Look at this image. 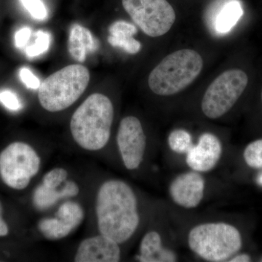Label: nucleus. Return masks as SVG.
<instances>
[{
	"label": "nucleus",
	"instance_id": "f03ea898",
	"mask_svg": "<svg viewBox=\"0 0 262 262\" xmlns=\"http://www.w3.org/2000/svg\"><path fill=\"white\" fill-rule=\"evenodd\" d=\"M115 108L110 98L102 94L89 96L75 110L70 120V132L77 145L96 152L110 141Z\"/></svg>",
	"mask_w": 262,
	"mask_h": 262
},
{
	"label": "nucleus",
	"instance_id": "c756f323",
	"mask_svg": "<svg viewBox=\"0 0 262 262\" xmlns=\"http://www.w3.org/2000/svg\"><path fill=\"white\" fill-rule=\"evenodd\" d=\"M261 261H262V258H261Z\"/></svg>",
	"mask_w": 262,
	"mask_h": 262
},
{
	"label": "nucleus",
	"instance_id": "412c9836",
	"mask_svg": "<svg viewBox=\"0 0 262 262\" xmlns=\"http://www.w3.org/2000/svg\"><path fill=\"white\" fill-rule=\"evenodd\" d=\"M35 36L34 44L29 46L26 50L27 56L30 58H34L46 53L51 44V35L49 33L39 30L35 33Z\"/></svg>",
	"mask_w": 262,
	"mask_h": 262
},
{
	"label": "nucleus",
	"instance_id": "b1692460",
	"mask_svg": "<svg viewBox=\"0 0 262 262\" xmlns=\"http://www.w3.org/2000/svg\"><path fill=\"white\" fill-rule=\"evenodd\" d=\"M19 75H20V80L27 88L34 90L39 89L41 84L40 82L29 69L24 67L20 70Z\"/></svg>",
	"mask_w": 262,
	"mask_h": 262
},
{
	"label": "nucleus",
	"instance_id": "423d86ee",
	"mask_svg": "<svg viewBox=\"0 0 262 262\" xmlns=\"http://www.w3.org/2000/svg\"><path fill=\"white\" fill-rule=\"evenodd\" d=\"M42 159L30 144L15 141L0 152V177L8 187L23 190L39 173Z\"/></svg>",
	"mask_w": 262,
	"mask_h": 262
},
{
	"label": "nucleus",
	"instance_id": "f257e3e1",
	"mask_svg": "<svg viewBox=\"0 0 262 262\" xmlns=\"http://www.w3.org/2000/svg\"><path fill=\"white\" fill-rule=\"evenodd\" d=\"M98 233L121 245L128 242L141 225L139 201L134 188L119 179L101 183L95 199Z\"/></svg>",
	"mask_w": 262,
	"mask_h": 262
},
{
	"label": "nucleus",
	"instance_id": "393cba45",
	"mask_svg": "<svg viewBox=\"0 0 262 262\" xmlns=\"http://www.w3.org/2000/svg\"><path fill=\"white\" fill-rule=\"evenodd\" d=\"M32 30L29 27H24L16 32L15 36V46L18 48H23L30 39Z\"/></svg>",
	"mask_w": 262,
	"mask_h": 262
},
{
	"label": "nucleus",
	"instance_id": "39448f33",
	"mask_svg": "<svg viewBox=\"0 0 262 262\" xmlns=\"http://www.w3.org/2000/svg\"><path fill=\"white\" fill-rule=\"evenodd\" d=\"M90 72L80 64L63 67L47 77L39 88L38 99L50 113L63 111L83 94L90 81Z\"/></svg>",
	"mask_w": 262,
	"mask_h": 262
},
{
	"label": "nucleus",
	"instance_id": "a878e982",
	"mask_svg": "<svg viewBox=\"0 0 262 262\" xmlns=\"http://www.w3.org/2000/svg\"><path fill=\"white\" fill-rule=\"evenodd\" d=\"M9 234V227L3 218V206L0 201V237H5Z\"/></svg>",
	"mask_w": 262,
	"mask_h": 262
},
{
	"label": "nucleus",
	"instance_id": "ddd939ff",
	"mask_svg": "<svg viewBox=\"0 0 262 262\" xmlns=\"http://www.w3.org/2000/svg\"><path fill=\"white\" fill-rule=\"evenodd\" d=\"M120 245L98 233L81 241L76 251V262H118L122 259Z\"/></svg>",
	"mask_w": 262,
	"mask_h": 262
},
{
	"label": "nucleus",
	"instance_id": "9b49d317",
	"mask_svg": "<svg viewBox=\"0 0 262 262\" xmlns=\"http://www.w3.org/2000/svg\"><path fill=\"white\" fill-rule=\"evenodd\" d=\"M206 182L203 174L194 170L179 174L169 184L170 199L184 209H194L204 199Z\"/></svg>",
	"mask_w": 262,
	"mask_h": 262
},
{
	"label": "nucleus",
	"instance_id": "6ab92c4d",
	"mask_svg": "<svg viewBox=\"0 0 262 262\" xmlns=\"http://www.w3.org/2000/svg\"><path fill=\"white\" fill-rule=\"evenodd\" d=\"M169 149L177 155H186L194 145L190 133L184 129H175L168 137Z\"/></svg>",
	"mask_w": 262,
	"mask_h": 262
},
{
	"label": "nucleus",
	"instance_id": "20e7f679",
	"mask_svg": "<svg viewBox=\"0 0 262 262\" xmlns=\"http://www.w3.org/2000/svg\"><path fill=\"white\" fill-rule=\"evenodd\" d=\"M190 251L206 261H228L241 251L243 238L238 229L223 222L194 226L187 235Z\"/></svg>",
	"mask_w": 262,
	"mask_h": 262
},
{
	"label": "nucleus",
	"instance_id": "aec40b11",
	"mask_svg": "<svg viewBox=\"0 0 262 262\" xmlns=\"http://www.w3.org/2000/svg\"><path fill=\"white\" fill-rule=\"evenodd\" d=\"M244 158L250 168H262V139L252 141L245 148Z\"/></svg>",
	"mask_w": 262,
	"mask_h": 262
},
{
	"label": "nucleus",
	"instance_id": "a211bd4d",
	"mask_svg": "<svg viewBox=\"0 0 262 262\" xmlns=\"http://www.w3.org/2000/svg\"><path fill=\"white\" fill-rule=\"evenodd\" d=\"M98 48V42L89 29L75 24L69 37V52L76 61L84 62L88 53Z\"/></svg>",
	"mask_w": 262,
	"mask_h": 262
},
{
	"label": "nucleus",
	"instance_id": "c85d7f7f",
	"mask_svg": "<svg viewBox=\"0 0 262 262\" xmlns=\"http://www.w3.org/2000/svg\"><path fill=\"white\" fill-rule=\"evenodd\" d=\"M261 101H262V90H261Z\"/></svg>",
	"mask_w": 262,
	"mask_h": 262
},
{
	"label": "nucleus",
	"instance_id": "f8f14e48",
	"mask_svg": "<svg viewBox=\"0 0 262 262\" xmlns=\"http://www.w3.org/2000/svg\"><path fill=\"white\" fill-rule=\"evenodd\" d=\"M222 155L223 145L220 138L212 133H203L186 155V163L191 170L208 173L216 167Z\"/></svg>",
	"mask_w": 262,
	"mask_h": 262
},
{
	"label": "nucleus",
	"instance_id": "9d476101",
	"mask_svg": "<svg viewBox=\"0 0 262 262\" xmlns=\"http://www.w3.org/2000/svg\"><path fill=\"white\" fill-rule=\"evenodd\" d=\"M84 215L83 207L80 203L68 200L60 205L54 216L46 217L39 221L38 230L48 241H60L80 227Z\"/></svg>",
	"mask_w": 262,
	"mask_h": 262
},
{
	"label": "nucleus",
	"instance_id": "2eb2a0df",
	"mask_svg": "<svg viewBox=\"0 0 262 262\" xmlns=\"http://www.w3.org/2000/svg\"><path fill=\"white\" fill-rule=\"evenodd\" d=\"M135 259L140 262H174L178 256L173 250L164 246L160 232L151 229L141 238Z\"/></svg>",
	"mask_w": 262,
	"mask_h": 262
},
{
	"label": "nucleus",
	"instance_id": "f3484780",
	"mask_svg": "<svg viewBox=\"0 0 262 262\" xmlns=\"http://www.w3.org/2000/svg\"><path fill=\"white\" fill-rule=\"evenodd\" d=\"M108 32V42L113 47L121 48L131 55L141 51V42L134 37L137 33V29L133 24L117 20L110 26Z\"/></svg>",
	"mask_w": 262,
	"mask_h": 262
},
{
	"label": "nucleus",
	"instance_id": "0eeeda50",
	"mask_svg": "<svg viewBox=\"0 0 262 262\" xmlns=\"http://www.w3.org/2000/svg\"><path fill=\"white\" fill-rule=\"evenodd\" d=\"M248 82V75L238 69L221 74L208 86L203 96L201 103L203 114L212 120L224 116L244 94Z\"/></svg>",
	"mask_w": 262,
	"mask_h": 262
},
{
	"label": "nucleus",
	"instance_id": "7ed1b4c3",
	"mask_svg": "<svg viewBox=\"0 0 262 262\" xmlns=\"http://www.w3.org/2000/svg\"><path fill=\"white\" fill-rule=\"evenodd\" d=\"M203 67V58L198 52L191 49L174 52L151 71L148 80L149 89L158 96L179 94L198 78Z\"/></svg>",
	"mask_w": 262,
	"mask_h": 262
},
{
	"label": "nucleus",
	"instance_id": "5701e85b",
	"mask_svg": "<svg viewBox=\"0 0 262 262\" xmlns=\"http://www.w3.org/2000/svg\"><path fill=\"white\" fill-rule=\"evenodd\" d=\"M0 102L3 103L5 107L13 111H16L21 107L18 96L8 90H5L0 92Z\"/></svg>",
	"mask_w": 262,
	"mask_h": 262
},
{
	"label": "nucleus",
	"instance_id": "cd10ccee",
	"mask_svg": "<svg viewBox=\"0 0 262 262\" xmlns=\"http://www.w3.org/2000/svg\"><path fill=\"white\" fill-rule=\"evenodd\" d=\"M256 184L262 187V172L258 174L257 177H256Z\"/></svg>",
	"mask_w": 262,
	"mask_h": 262
},
{
	"label": "nucleus",
	"instance_id": "4468645a",
	"mask_svg": "<svg viewBox=\"0 0 262 262\" xmlns=\"http://www.w3.org/2000/svg\"><path fill=\"white\" fill-rule=\"evenodd\" d=\"M243 14L239 0H214L206 10L205 20L211 32L225 34L232 30Z\"/></svg>",
	"mask_w": 262,
	"mask_h": 262
},
{
	"label": "nucleus",
	"instance_id": "bb28decb",
	"mask_svg": "<svg viewBox=\"0 0 262 262\" xmlns=\"http://www.w3.org/2000/svg\"><path fill=\"white\" fill-rule=\"evenodd\" d=\"M251 261V257L248 253H236L232 256L229 262H248Z\"/></svg>",
	"mask_w": 262,
	"mask_h": 262
},
{
	"label": "nucleus",
	"instance_id": "6e6552de",
	"mask_svg": "<svg viewBox=\"0 0 262 262\" xmlns=\"http://www.w3.org/2000/svg\"><path fill=\"white\" fill-rule=\"evenodd\" d=\"M122 3L133 21L149 37L164 35L175 23V11L167 0H122Z\"/></svg>",
	"mask_w": 262,
	"mask_h": 262
},
{
	"label": "nucleus",
	"instance_id": "4be33fe9",
	"mask_svg": "<svg viewBox=\"0 0 262 262\" xmlns=\"http://www.w3.org/2000/svg\"><path fill=\"white\" fill-rule=\"evenodd\" d=\"M33 18L43 20L48 17V10L42 0H20Z\"/></svg>",
	"mask_w": 262,
	"mask_h": 262
},
{
	"label": "nucleus",
	"instance_id": "dca6fc26",
	"mask_svg": "<svg viewBox=\"0 0 262 262\" xmlns=\"http://www.w3.org/2000/svg\"><path fill=\"white\" fill-rule=\"evenodd\" d=\"M80 192V186L71 179L58 187H48L39 184L33 193V204L39 211H46L58 202L75 198Z\"/></svg>",
	"mask_w": 262,
	"mask_h": 262
},
{
	"label": "nucleus",
	"instance_id": "1a4fd4ad",
	"mask_svg": "<svg viewBox=\"0 0 262 262\" xmlns=\"http://www.w3.org/2000/svg\"><path fill=\"white\" fill-rule=\"evenodd\" d=\"M116 141L125 168L130 171L137 170L144 162L146 149V137L140 120L134 116L122 119Z\"/></svg>",
	"mask_w": 262,
	"mask_h": 262
}]
</instances>
